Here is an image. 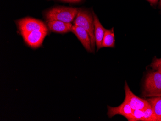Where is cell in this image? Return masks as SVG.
Segmentation results:
<instances>
[{"mask_svg": "<svg viewBox=\"0 0 161 121\" xmlns=\"http://www.w3.org/2000/svg\"><path fill=\"white\" fill-rule=\"evenodd\" d=\"M143 111L144 116L142 121H156L151 105Z\"/></svg>", "mask_w": 161, "mask_h": 121, "instance_id": "13", "label": "cell"}, {"mask_svg": "<svg viewBox=\"0 0 161 121\" xmlns=\"http://www.w3.org/2000/svg\"><path fill=\"white\" fill-rule=\"evenodd\" d=\"M16 23L20 32L48 30L45 23L41 21L32 18H24L17 21Z\"/></svg>", "mask_w": 161, "mask_h": 121, "instance_id": "4", "label": "cell"}, {"mask_svg": "<svg viewBox=\"0 0 161 121\" xmlns=\"http://www.w3.org/2000/svg\"><path fill=\"white\" fill-rule=\"evenodd\" d=\"M74 25L81 27L89 33L91 38L92 51H95L96 41L94 35L95 23L94 16L90 12L79 9L74 22Z\"/></svg>", "mask_w": 161, "mask_h": 121, "instance_id": "1", "label": "cell"}, {"mask_svg": "<svg viewBox=\"0 0 161 121\" xmlns=\"http://www.w3.org/2000/svg\"><path fill=\"white\" fill-rule=\"evenodd\" d=\"M147 101L152 107L156 121H161V96L151 97Z\"/></svg>", "mask_w": 161, "mask_h": 121, "instance_id": "11", "label": "cell"}, {"mask_svg": "<svg viewBox=\"0 0 161 121\" xmlns=\"http://www.w3.org/2000/svg\"><path fill=\"white\" fill-rule=\"evenodd\" d=\"M159 5H160V8H161V0H160V4H159Z\"/></svg>", "mask_w": 161, "mask_h": 121, "instance_id": "19", "label": "cell"}, {"mask_svg": "<svg viewBox=\"0 0 161 121\" xmlns=\"http://www.w3.org/2000/svg\"><path fill=\"white\" fill-rule=\"evenodd\" d=\"M133 109L125 99L124 102L119 106L112 107L108 106V116L109 118L116 115H121L125 117L128 121H132Z\"/></svg>", "mask_w": 161, "mask_h": 121, "instance_id": "7", "label": "cell"}, {"mask_svg": "<svg viewBox=\"0 0 161 121\" xmlns=\"http://www.w3.org/2000/svg\"><path fill=\"white\" fill-rule=\"evenodd\" d=\"M143 116V110L133 109L132 121H142Z\"/></svg>", "mask_w": 161, "mask_h": 121, "instance_id": "14", "label": "cell"}, {"mask_svg": "<svg viewBox=\"0 0 161 121\" xmlns=\"http://www.w3.org/2000/svg\"><path fill=\"white\" fill-rule=\"evenodd\" d=\"M115 42V39L114 28L110 30L106 29L102 41V47H114Z\"/></svg>", "mask_w": 161, "mask_h": 121, "instance_id": "12", "label": "cell"}, {"mask_svg": "<svg viewBox=\"0 0 161 121\" xmlns=\"http://www.w3.org/2000/svg\"><path fill=\"white\" fill-rule=\"evenodd\" d=\"M153 69H155V70H158V71H159V72L161 74V65L157 66L155 67Z\"/></svg>", "mask_w": 161, "mask_h": 121, "instance_id": "17", "label": "cell"}, {"mask_svg": "<svg viewBox=\"0 0 161 121\" xmlns=\"http://www.w3.org/2000/svg\"><path fill=\"white\" fill-rule=\"evenodd\" d=\"M147 1L149 2L150 3L152 4H154L158 2V0H147Z\"/></svg>", "mask_w": 161, "mask_h": 121, "instance_id": "18", "label": "cell"}, {"mask_svg": "<svg viewBox=\"0 0 161 121\" xmlns=\"http://www.w3.org/2000/svg\"><path fill=\"white\" fill-rule=\"evenodd\" d=\"M125 100L134 110H144L150 106V103L147 100L146 101L138 97L131 91L126 82L125 83Z\"/></svg>", "mask_w": 161, "mask_h": 121, "instance_id": "6", "label": "cell"}, {"mask_svg": "<svg viewBox=\"0 0 161 121\" xmlns=\"http://www.w3.org/2000/svg\"><path fill=\"white\" fill-rule=\"evenodd\" d=\"M160 65H161V58H159V59H155L152 63L151 67L153 69L155 67Z\"/></svg>", "mask_w": 161, "mask_h": 121, "instance_id": "15", "label": "cell"}, {"mask_svg": "<svg viewBox=\"0 0 161 121\" xmlns=\"http://www.w3.org/2000/svg\"><path fill=\"white\" fill-rule=\"evenodd\" d=\"M93 16H94V23H95L94 35H95L97 51H98L99 49L102 47V41L104 36L106 29L103 27L97 16L95 13H93Z\"/></svg>", "mask_w": 161, "mask_h": 121, "instance_id": "9", "label": "cell"}, {"mask_svg": "<svg viewBox=\"0 0 161 121\" xmlns=\"http://www.w3.org/2000/svg\"><path fill=\"white\" fill-rule=\"evenodd\" d=\"M143 95L145 97L161 96V74L156 70L149 73L145 81Z\"/></svg>", "mask_w": 161, "mask_h": 121, "instance_id": "3", "label": "cell"}, {"mask_svg": "<svg viewBox=\"0 0 161 121\" xmlns=\"http://www.w3.org/2000/svg\"><path fill=\"white\" fill-rule=\"evenodd\" d=\"M61 1L70 3H78L81 1V0H61Z\"/></svg>", "mask_w": 161, "mask_h": 121, "instance_id": "16", "label": "cell"}, {"mask_svg": "<svg viewBox=\"0 0 161 121\" xmlns=\"http://www.w3.org/2000/svg\"><path fill=\"white\" fill-rule=\"evenodd\" d=\"M72 26L71 23L58 20L49 21L47 23L49 29L51 31L57 33H67L71 31Z\"/></svg>", "mask_w": 161, "mask_h": 121, "instance_id": "10", "label": "cell"}, {"mask_svg": "<svg viewBox=\"0 0 161 121\" xmlns=\"http://www.w3.org/2000/svg\"><path fill=\"white\" fill-rule=\"evenodd\" d=\"M48 30H39L31 32H21L26 44L32 48L41 46L43 40L47 34Z\"/></svg>", "mask_w": 161, "mask_h": 121, "instance_id": "5", "label": "cell"}, {"mask_svg": "<svg viewBox=\"0 0 161 121\" xmlns=\"http://www.w3.org/2000/svg\"><path fill=\"white\" fill-rule=\"evenodd\" d=\"M71 31L76 35L87 52H93L91 47V38L89 33L83 28L75 25L72 26Z\"/></svg>", "mask_w": 161, "mask_h": 121, "instance_id": "8", "label": "cell"}, {"mask_svg": "<svg viewBox=\"0 0 161 121\" xmlns=\"http://www.w3.org/2000/svg\"><path fill=\"white\" fill-rule=\"evenodd\" d=\"M79 9L66 7H56L46 13V18L48 21L58 20L70 23L75 19Z\"/></svg>", "mask_w": 161, "mask_h": 121, "instance_id": "2", "label": "cell"}]
</instances>
